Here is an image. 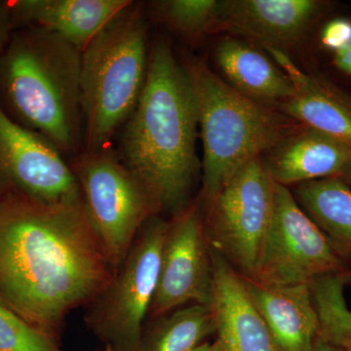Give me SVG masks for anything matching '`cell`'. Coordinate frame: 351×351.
<instances>
[{"instance_id":"6da1fadb","label":"cell","mask_w":351,"mask_h":351,"mask_svg":"<svg viewBox=\"0 0 351 351\" xmlns=\"http://www.w3.org/2000/svg\"><path fill=\"white\" fill-rule=\"evenodd\" d=\"M114 274L83 201L0 193V300L32 326L60 343L66 316Z\"/></svg>"},{"instance_id":"7a4b0ae2","label":"cell","mask_w":351,"mask_h":351,"mask_svg":"<svg viewBox=\"0 0 351 351\" xmlns=\"http://www.w3.org/2000/svg\"><path fill=\"white\" fill-rule=\"evenodd\" d=\"M197 131V108L188 73L167 39L156 36L144 89L119 132L115 152L142 182L160 216L171 218L193 201L199 174Z\"/></svg>"},{"instance_id":"3957f363","label":"cell","mask_w":351,"mask_h":351,"mask_svg":"<svg viewBox=\"0 0 351 351\" xmlns=\"http://www.w3.org/2000/svg\"><path fill=\"white\" fill-rule=\"evenodd\" d=\"M82 51L36 27L13 32L0 56V104L66 158L83 151Z\"/></svg>"},{"instance_id":"277c9868","label":"cell","mask_w":351,"mask_h":351,"mask_svg":"<svg viewBox=\"0 0 351 351\" xmlns=\"http://www.w3.org/2000/svg\"><path fill=\"white\" fill-rule=\"evenodd\" d=\"M203 143L201 205L209 204L233 175L302 126L277 108L247 98L202 60L184 58Z\"/></svg>"},{"instance_id":"5b68a950","label":"cell","mask_w":351,"mask_h":351,"mask_svg":"<svg viewBox=\"0 0 351 351\" xmlns=\"http://www.w3.org/2000/svg\"><path fill=\"white\" fill-rule=\"evenodd\" d=\"M145 4L133 1L82 52L83 151L112 149L147 80L151 41Z\"/></svg>"},{"instance_id":"8992f818","label":"cell","mask_w":351,"mask_h":351,"mask_svg":"<svg viewBox=\"0 0 351 351\" xmlns=\"http://www.w3.org/2000/svg\"><path fill=\"white\" fill-rule=\"evenodd\" d=\"M69 162L82 189L88 219L117 272L143 226L158 211L114 149L82 151Z\"/></svg>"},{"instance_id":"52a82bcc","label":"cell","mask_w":351,"mask_h":351,"mask_svg":"<svg viewBox=\"0 0 351 351\" xmlns=\"http://www.w3.org/2000/svg\"><path fill=\"white\" fill-rule=\"evenodd\" d=\"M169 219L152 217L110 284L86 307L87 327L113 351H138L156 294Z\"/></svg>"},{"instance_id":"ba28073f","label":"cell","mask_w":351,"mask_h":351,"mask_svg":"<svg viewBox=\"0 0 351 351\" xmlns=\"http://www.w3.org/2000/svg\"><path fill=\"white\" fill-rule=\"evenodd\" d=\"M274 202L276 182L261 156L240 168L209 204L201 205L210 247L243 278L255 274Z\"/></svg>"},{"instance_id":"9c48e42d","label":"cell","mask_w":351,"mask_h":351,"mask_svg":"<svg viewBox=\"0 0 351 351\" xmlns=\"http://www.w3.org/2000/svg\"><path fill=\"white\" fill-rule=\"evenodd\" d=\"M328 276L351 277L350 263L337 253L289 188L276 182L274 218L249 280L265 287H287L311 285Z\"/></svg>"},{"instance_id":"30bf717a","label":"cell","mask_w":351,"mask_h":351,"mask_svg":"<svg viewBox=\"0 0 351 351\" xmlns=\"http://www.w3.org/2000/svg\"><path fill=\"white\" fill-rule=\"evenodd\" d=\"M0 193L48 204L83 201L69 159L49 140L14 120L1 104Z\"/></svg>"},{"instance_id":"8fae6325","label":"cell","mask_w":351,"mask_h":351,"mask_svg":"<svg viewBox=\"0 0 351 351\" xmlns=\"http://www.w3.org/2000/svg\"><path fill=\"white\" fill-rule=\"evenodd\" d=\"M168 219L151 319L186 304L209 306L211 301L213 263L198 197Z\"/></svg>"},{"instance_id":"7c38bea8","label":"cell","mask_w":351,"mask_h":351,"mask_svg":"<svg viewBox=\"0 0 351 351\" xmlns=\"http://www.w3.org/2000/svg\"><path fill=\"white\" fill-rule=\"evenodd\" d=\"M328 7L318 0H221L218 32L285 52L301 43Z\"/></svg>"},{"instance_id":"4fadbf2b","label":"cell","mask_w":351,"mask_h":351,"mask_svg":"<svg viewBox=\"0 0 351 351\" xmlns=\"http://www.w3.org/2000/svg\"><path fill=\"white\" fill-rule=\"evenodd\" d=\"M211 248V247H210ZM213 287L210 307L223 351H279L245 287L243 278L211 249Z\"/></svg>"},{"instance_id":"5bb4252c","label":"cell","mask_w":351,"mask_h":351,"mask_svg":"<svg viewBox=\"0 0 351 351\" xmlns=\"http://www.w3.org/2000/svg\"><path fill=\"white\" fill-rule=\"evenodd\" d=\"M131 0H13L7 2L14 27H36L82 51L132 3Z\"/></svg>"},{"instance_id":"9a60e30c","label":"cell","mask_w":351,"mask_h":351,"mask_svg":"<svg viewBox=\"0 0 351 351\" xmlns=\"http://www.w3.org/2000/svg\"><path fill=\"white\" fill-rule=\"evenodd\" d=\"M292 80L295 95L279 110L351 147V97L319 75L306 73L287 53L267 49Z\"/></svg>"},{"instance_id":"2e32d148","label":"cell","mask_w":351,"mask_h":351,"mask_svg":"<svg viewBox=\"0 0 351 351\" xmlns=\"http://www.w3.org/2000/svg\"><path fill=\"white\" fill-rule=\"evenodd\" d=\"M263 159L272 180L288 188L293 184L339 178L351 160V147L302 124Z\"/></svg>"},{"instance_id":"e0dca14e","label":"cell","mask_w":351,"mask_h":351,"mask_svg":"<svg viewBox=\"0 0 351 351\" xmlns=\"http://www.w3.org/2000/svg\"><path fill=\"white\" fill-rule=\"evenodd\" d=\"M243 281L278 350H313L319 322L311 285L265 287L249 279Z\"/></svg>"},{"instance_id":"ac0fdd59","label":"cell","mask_w":351,"mask_h":351,"mask_svg":"<svg viewBox=\"0 0 351 351\" xmlns=\"http://www.w3.org/2000/svg\"><path fill=\"white\" fill-rule=\"evenodd\" d=\"M223 80L251 100L279 110L294 97L295 87L287 73L251 44L226 38L215 51Z\"/></svg>"},{"instance_id":"d6986e66","label":"cell","mask_w":351,"mask_h":351,"mask_svg":"<svg viewBox=\"0 0 351 351\" xmlns=\"http://www.w3.org/2000/svg\"><path fill=\"white\" fill-rule=\"evenodd\" d=\"M293 195L337 253L351 265L350 186L339 178H328L298 184Z\"/></svg>"},{"instance_id":"ffe728a7","label":"cell","mask_w":351,"mask_h":351,"mask_svg":"<svg viewBox=\"0 0 351 351\" xmlns=\"http://www.w3.org/2000/svg\"><path fill=\"white\" fill-rule=\"evenodd\" d=\"M215 332L211 307L189 304L145 324L138 351H193Z\"/></svg>"},{"instance_id":"44dd1931","label":"cell","mask_w":351,"mask_h":351,"mask_svg":"<svg viewBox=\"0 0 351 351\" xmlns=\"http://www.w3.org/2000/svg\"><path fill=\"white\" fill-rule=\"evenodd\" d=\"M219 9L221 0H156L145 4L147 19L189 41L218 32Z\"/></svg>"},{"instance_id":"7402d4cb","label":"cell","mask_w":351,"mask_h":351,"mask_svg":"<svg viewBox=\"0 0 351 351\" xmlns=\"http://www.w3.org/2000/svg\"><path fill=\"white\" fill-rule=\"evenodd\" d=\"M351 277L328 276L311 284V295L318 322V336L328 343L351 351V311L345 298V289Z\"/></svg>"},{"instance_id":"603a6c76","label":"cell","mask_w":351,"mask_h":351,"mask_svg":"<svg viewBox=\"0 0 351 351\" xmlns=\"http://www.w3.org/2000/svg\"><path fill=\"white\" fill-rule=\"evenodd\" d=\"M0 351H64L0 300Z\"/></svg>"},{"instance_id":"cb8c5ba5","label":"cell","mask_w":351,"mask_h":351,"mask_svg":"<svg viewBox=\"0 0 351 351\" xmlns=\"http://www.w3.org/2000/svg\"><path fill=\"white\" fill-rule=\"evenodd\" d=\"M321 44L332 54L351 44V20L336 18L328 22L320 36Z\"/></svg>"},{"instance_id":"d4e9b609","label":"cell","mask_w":351,"mask_h":351,"mask_svg":"<svg viewBox=\"0 0 351 351\" xmlns=\"http://www.w3.org/2000/svg\"><path fill=\"white\" fill-rule=\"evenodd\" d=\"M15 29L7 2H0V56L5 49Z\"/></svg>"},{"instance_id":"484cf974","label":"cell","mask_w":351,"mask_h":351,"mask_svg":"<svg viewBox=\"0 0 351 351\" xmlns=\"http://www.w3.org/2000/svg\"><path fill=\"white\" fill-rule=\"evenodd\" d=\"M332 64L343 73L351 75V44L343 49L334 53Z\"/></svg>"},{"instance_id":"4316f807","label":"cell","mask_w":351,"mask_h":351,"mask_svg":"<svg viewBox=\"0 0 351 351\" xmlns=\"http://www.w3.org/2000/svg\"><path fill=\"white\" fill-rule=\"evenodd\" d=\"M311 351H348L343 350V348H339V346L332 345V343H328L324 339L317 336L314 341L313 350Z\"/></svg>"},{"instance_id":"83f0119b","label":"cell","mask_w":351,"mask_h":351,"mask_svg":"<svg viewBox=\"0 0 351 351\" xmlns=\"http://www.w3.org/2000/svg\"><path fill=\"white\" fill-rule=\"evenodd\" d=\"M193 351H223V350H221V345H219V341L216 339L213 343L205 341V343H203L202 345H200Z\"/></svg>"},{"instance_id":"f1b7e54d","label":"cell","mask_w":351,"mask_h":351,"mask_svg":"<svg viewBox=\"0 0 351 351\" xmlns=\"http://www.w3.org/2000/svg\"><path fill=\"white\" fill-rule=\"evenodd\" d=\"M339 178L341 181L345 182L346 184H348L350 186H351V160L346 164L345 169L343 170Z\"/></svg>"},{"instance_id":"f546056e","label":"cell","mask_w":351,"mask_h":351,"mask_svg":"<svg viewBox=\"0 0 351 351\" xmlns=\"http://www.w3.org/2000/svg\"><path fill=\"white\" fill-rule=\"evenodd\" d=\"M105 351H113V350H112V348H110V346H107V348H106Z\"/></svg>"}]
</instances>
